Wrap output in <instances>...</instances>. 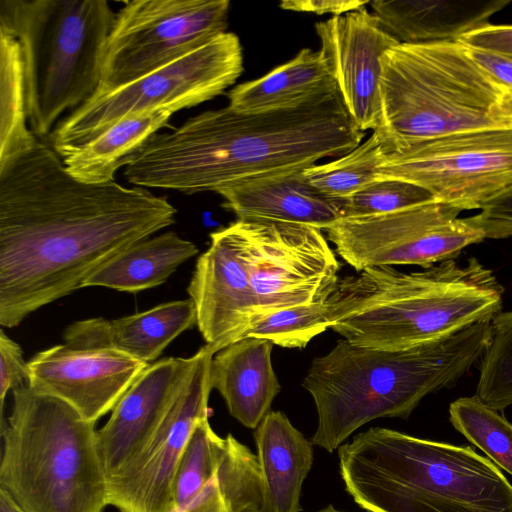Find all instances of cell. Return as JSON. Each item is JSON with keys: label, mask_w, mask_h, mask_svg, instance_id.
Wrapping results in <instances>:
<instances>
[{"label": "cell", "mask_w": 512, "mask_h": 512, "mask_svg": "<svg viewBox=\"0 0 512 512\" xmlns=\"http://www.w3.org/2000/svg\"><path fill=\"white\" fill-rule=\"evenodd\" d=\"M166 196L115 180L82 182L38 140L0 167V325L82 288L134 243L175 223Z\"/></svg>", "instance_id": "cell-1"}, {"label": "cell", "mask_w": 512, "mask_h": 512, "mask_svg": "<svg viewBox=\"0 0 512 512\" xmlns=\"http://www.w3.org/2000/svg\"><path fill=\"white\" fill-rule=\"evenodd\" d=\"M364 136L339 93L291 109L240 112L227 106L154 134L124 167V176L143 188L217 192L340 157Z\"/></svg>", "instance_id": "cell-2"}, {"label": "cell", "mask_w": 512, "mask_h": 512, "mask_svg": "<svg viewBox=\"0 0 512 512\" xmlns=\"http://www.w3.org/2000/svg\"><path fill=\"white\" fill-rule=\"evenodd\" d=\"M491 320L400 350L339 340L315 358L303 380L317 411L310 441L329 453L377 418L407 419L429 394L454 386L481 360Z\"/></svg>", "instance_id": "cell-3"}, {"label": "cell", "mask_w": 512, "mask_h": 512, "mask_svg": "<svg viewBox=\"0 0 512 512\" xmlns=\"http://www.w3.org/2000/svg\"><path fill=\"white\" fill-rule=\"evenodd\" d=\"M503 295L493 272L472 257L413 272L366 268L339 278L327 304L330 328L348 342L400 350L492 320Z\"/></svg>", "instance_id": "cell-4"}, {"label": "cell", "mask_w": 512, "mask_h": 512, "mask_svg": "<svg viewBox=\"0 0 512 512\" xmlns=\"http://www.w3.org/2000/svg\"><path fill=\"white\" fill-rule=\"evenodd\" d=\"M337 451L345 490L366 512H512V484L470 446L371 427Z\"/></svg>", "instance_id": "cell-5"}, {"label": "cell", "mask_w": 512, "mask_h": 512, "mask_svg": "<svg viewBox=\"0 0 512 512\" xmlns=\"http://www.w3.org/2000/svg\"><path fill=\"white\" fill-rule=\"evenodd\" d=\"M1 437L0 488L26 512H104L109 505L95 423L66 402L28 384L13 389Z\"/></svg>", "instance_id": "cell-6"}, {"label": "cell", "mask_w": 512, "mask_h": 512, "mask_svg": "<svg viewBox=\"0 0 512 512\" xmlns=\"http://www.w3.org/2000/svg\"><path fill=\"white\" fill-rule=\"evenodd\" d=\"M506 89L460 41L402 44L381 58L383 152L437 137L512 125L502 112Z\"/></svg>", "instance_id": "cell-7"}, {"label": "cell", "mask_w": 512, "mask_h": 512, "mask_svg": "<svg viewBox=\"0 0 512 512\" xmlns=\"http://www.w3.org/2000/svg\"><path fill=\"white\" fill-rule=\"evenodd\" d=\"M115 16L107 0H0V28L19 43L28 124L38 139L98 89Z\"/></svg>", "instance_id": "cell-8"}, {"label": "cell", "mask_w": 512, "mask_h": 512, "mask_svg": "<svg viewBox=\"0 0 512 512\" xmlns=\"http://www.w3.org/2000/svg\"><path fill=\"white\" fill-rule=\"evenodd\" d=\"M242 72L240 40L225 32L127 84L95 91L59 120L48 136L49 145L59 155L124 118L197 106L222 94Z\"/></svg>", "instance_id": "cell-9"}, {"label": "cell", "mask_w": 512, "mask_h": 512, "mask_svg": "<svg viewBox=\"0 0 512 512\" xmlns=\"http://www.w3.org/2000/svg\"><path fill=\"white\" fill-rule=\"evenodd\" d=\"M378 179H399L463 210L512 186V125L449 134L384 152Z\"/></svg>", "instance_id": "cell-10"}, {"label": "cell", "mask_w": 512, "mask_h": 512, "mask_svg": "<svg viewBox=\"0 0 512 512\" xmlns=\"http://www.w3.org/2000/svg\"><path fill=\"white\" fill-rule=\"evenodd\" d=\"M225 228L248 271L257 308L255 322L286 308L327 299L338 282L339 263L322 229L238 219Z\"/></svg>", "instance_id": "cell-11"}, {"label": "cell", "mask_w": 512, "mask_h": 512, "mask_svg": "<svg viewBox=\"0 0 512 512\" xmlns=\"http://www.w3.org/2000/svg\"><path fill=\"white\" fill-rule=\"evenodd\" d=\"M228 0H132L116 12L96 91L127 84L227 32Z\"/></svg>", "instance_id": "cell-12"}, {"label": "cell", "mask_w": 512, "mask_h": 512, "mask_svg": "<svg viewBox=\"0 0 512 512\" xmlns=\"http://www.w3.org/2000/svg\"><path fill=\"white\" fill-rule=\"evenodd\" d=\"M457 208L440 203L367 217H344L326 230L337 254L357 272L370 267L428 268L456 259L485 239Z\"/></svg>", "instance_id": "cell-13"}, {"label": "cell", "mask_w": 512, "mask_h": 512, "mask_svg": "<svg viewBox=\"0 0 512 512\" xmlns=\"http://www.w3.org/2000/svg\"><path fill=\"white\" fill-rule=\"evenodd\" d=\"M215 353L208 345L196 362L158 430L144 449L109 480V505L119 512H173L174 479L195 424L209 416L210 366Z\"/></svg>", "instance_id": "cell-14"}, {"label": "cell", "mask_w": 512, "mask_h": 512, "mask_svg": "<svg viewBox=\"0 0 512 512\" xmlns=\"http://www.w3.org/2000/svg\"><path fill=\"white\" fill-rule=\"evenodd\" d=\"M315 29L350 117L360 130L377 131L382 125L381 58L398 40L365 6L318 22Z\"/></svg>", "instance_id": "cell-15"}, {"label": "cell", "mask_w": 512, "mask_h": 512, "mask_svg": "<svg viewBox=\"0 0 512 512\" xmlns=\"http://www.w3.org/2000/svg\"><path fill=\"white\" fill-rule=\"evenodd\" d=\"M148 365L112 349L55 345L28 361V386L66 402L96 424Z\"/></svg>", "instance_id": "cell-16"}, {"label": "cell", "mask_w": 512, "mask_h": 512, "mask_svg": "<svg viewBox=\"0 0 512 512\" xmlns=\"http://www.w3.org/2000/svg\"><path fill=\"white\" fill-rule=\"evenodd\" d=\"M196 309L197 327L216 354L243 339L257 318L248 271L236 246L221 228L197 259L187 287Z\"/></svg>", "instance_id": "cell-17"}, {"label": "cell", "mask_w": 512, "mask_h": 512, "mask_svg": "<svg viewBox=\"0 0 512 512\" xmlns=\"http://www.w3.org/2000/svg\"><path fill=\"white\" fill-rule=\"evenodd\" d=\"M196 362L168 357L152 364L137 377L97 430V442L109 480L129 464L152 439Z\"/></svg>", "instance_id": "cell-18"}, {"label": "cell", "mask_w": 512, "mask_h": 512, "mask_svg": "<svg viewBox=\"0 0 512 512\" xmlns=\"http://www.w3.org/2000/svg\"><path fill=\"white\" fill-rule=\"evenodd\" d=\"M222 206L238 220L303 224L327 229L344 217L345 199L316 190L304 169L275 173L220 189Z\"/></svg>", "instance_id": "cell-19"}, {"label": "cell", "mask_w": 512, "mask_h": 512, "mask_svg": "<svg viewBox=\"0 0 512 512\" xmlns=\"http://www.w3.org/2000/svg\"><path fill=\"white\" fill-rule=\"evenodd\" d=\"M196 324L195 305L189 298L113 320L98 317L77 321L65 328L63 339L72 347L112 349L150 364Z\"/></svg>", "instance_id": "cell-20"}, {"label": "cell", "mask_w": 512, "mask_h": 512, "mask_svg": "<svg viewBox=\"0 0 512 512\" xmlns=\"http://www.w3.org/2000/svg\"><path fill=\"white\" fill-rule=\"evenodd\" d=\"M272 345L246 337L217 352L211 362V388L220 393L231 416L250 429L271 411L281 389L272 367Z\"/></svg>", "instance_id": "cell-21"}, {"label": "cell", "mask_w": 512, "mask_h": 512, "mask_svg": "<svg viewBox=\"0 0 512 512\" xmlns=\"http://www.w3.org/2000/svg\"><path fill=\"white\" fill-rule=\"evenodd\" d=\"M509 0H373L370 6L383 28L402 44L458 41L489 24Z\"/></svg>", "instance_id": "cell-22"}, {"label": "cell", "mask_w": 512, "mask_h": 512, "mask_svg": "<svg viewBox=\"0 0 512 512\" xmlns=\"http://www.w3.org/2000/svg\"><path fill=\"white\" fill-rule=\"evenodd\" d=\"M254 430L263 481L260 512H301L302 486L313 465L314 445L281 411H269Z\"/></svg>", "instance_id": "cell-23"}, {"label": "cell", "mask_w": 512, "mask_h": 512, "mask_svg": "<svg viewBox=\"0 0 512 512\" xmlns=\"http://www.w3.org/2000/svg\"><path fill=\"white\" fill-rule=\"evenodd\" d=\"M338 93L320 50L304 48L290 61L228 93V106L240 112L301 107Z\"/></svg>", "instance_id": "cell-24"}, {"label": "cell", "mask_w": 512, "mask_h": 512, "mask_svg": "<svg viewBox=\"0 0 512 512\" xmlns=\"http://www.w3.org/2000/svg\"><path fill=\"white\" fill-rule=\"evenodd\" d=\"M198 253L196 245L168 231L134 243L87 277L83 287L137 293L159 286Z\"/></svg>", "instance_id": "cell-25"}, {"label": "cell", "mask_w": 512, "mask_h": 512, "mask_svg": "<svg viewBox=\"0 0 512 512\" xmlns=\"http://www.w3.org/2000/svg\"><path fill=\"white\" fill-rule=\"evenodd\" d=\"M172 113L157 111L124 118L95 138L59 154L66 171L90 184L114 181L117 170L127 166L147 140L169 126Z\"/></svg>", "instance_id": "cell-26"}, {"label": "cell", "mask_w": 512, "mask_h": 512, "mask_svg": "<svg viewBox=\"0 0 512 512\" xmlns=\"http://www.w3.org/2000/svg\"><path fill=\"white\" fill-rule=\"evenodd\" d=\"M38 140L28 124L19 43L0 28V167L31 149Z\"/></svg>", "instance_id": "cell-27"}, {"label": "cell", "mask_w": 512, "mask_h": 512, "mask_svg": "<svg viewBox=\"0 0 512 512\" xmlns=\"http://www.w3.org/2000/svg\"><path fill=\"white\" fill-rule=\"evenodd\" d=\"M231 435H218L210 425L209 416L195 424L175 474V510L185 508L217 476Z\"/></svg>", "instance_id": "cell-28"}, {"label": "cell", "mask_w": 512, "mask_h": 512, "mask_svg": "<svg viewBox=\"0 0 512 512\" xmlns=\"http://www.w3.org/2000/svg\"><path fill=\"white\" fill-rule=\"evenodd\" d=\"M449 420L470 443L512 475V423L499 411L475 395L461 397L450 404Z\"/></svg>", "instance_id": "cell-29"}, {"label": "cell", "mask_w": 512, "mask_h": 512, "mask_svg": "<svg viewBox=\"0 0 512 512\" xmlns=\"http://www.w3.org/2000/svg\"><path fill=\"white\" fill-rule=\"evenodd\" d=\"M383 148L376 132L349 153L304 169L310 184L325 196L345 199L378 179Z\"/></svg>", "instance_id": "cell-30"}, {"label": "cell", "mask_w": 512, "mask_h": 512, "mask_svg": "<svg viewBox=\"0 0 512 512\" xmlns=\"http://www.w3.org/2000/svg\"><path fill=\"white\" fill-rule=\"evenodd\" d=\"M475 396L496 411L512 405V310L501 311L491 320Z\"/></svg>", "instance_id": "cell-31"}, {"label": "cell", "mask_w": 512, "mask_h": 512, "mask_svg": "<svg viewBox=\"0 0 512 512\" xmlns=\"http://www.w3.org/2000/svg\"><path fill=\"white\" fill-rule=\"evenodd\" d=\"M331 326L327 299L277 311L257 320L246 337L270 341L285 348H304Z\"/></svg>", "instance_id": "cell-32"}, {"label": "cell", "mask_w": 512, "mask_h": 512, "mask_svg": "<svg viewBox=\"0 0 512 512\" xmlns=\"http://www.w3.org/2000/svg\"><path fill=\"white\" fill-rule=\"evenodd\" d=\"M435 201L430 192L414 183L377 179L345 198L344 217L389 214Z\"/></svg>", "instance_id": "cell-33"}, {"label": "cell", "mask_w": 512, "mask_h": 512, "mask_svg": "<svg viewBox=\"0 0 512 512\" xmlns=\"http://www.w3.org/2000/svg\"><path fill=\"white\" fill-rule=\"evenodd\" d=\"M29 383V366L22 348L3 329L0 330V409L1 422L8 392Z\"/></svg>", "instance_id": "cell-34"}, {"label": "cell", "mask_w": 512, "mask_h": 512, "mask_svg": "<svg viewBox=\"0 0 512 512\" xmlns=\"http://www.w3.org/2000/svg\"><path fill=\"white\" fill-rule=\"evenodd\" d=\"M467 218L483 232L485 239L512 237V186L485 203L478 214Z\"/></svg>", "instance_id": "cell-35"}, {"label": "cell", "mask_w": 512, "mask_h": 512, "mask_svg": "<svg viewBox=\"0 0 512 512\" xmlns=\"http://www.w3.org/2000/svg\"><path fill=\"white\" fill-rule=\"evenodd\" d=\"M458 41L472 48H479L512 57V25L487 24L463 35Z\"/></svg>", "instance_id": "cell-36"}, {"label": "cell", "mask_w": 512, "mask_h": 512, "mask_svg": "<svg viewBox=\"0 0 512 512\" xmlns=\"http://www.w3.org/2000/svg\"><path fill=\"white\" fill-rule=\"evenodd\" d=\"M367 3L360 0H283L279 6L283 10L338 16L364 7Z\"/></svg>", "instance_id": "cell-37"}, {"label": "cell", "mask_w": 512, "mask_h": 512, "mask_svg": "<svg viewBox=\"0 0 512 512\" xmlns=\"http://www.w3.org/2000/svg\"><path fill=\"white\" fill-rule=\"evenodd\" d=\"M468 49L475 62L491 78L506 90H512V57L479 48Z\"/></svg>", "instance_id": "cell-38"}, {"label": "cell", "mask_w": 512, "mask_h": 512, "mask_svg": "<svg viewBox=\"0 0 512 512\" xmlns=\"http://www.w3.org/2000/svg\"><path fill=\"white\" fill-rule=\"evenodd\" d=\"M0 512H26L3 488H0Z\"/></svg>", "instance_id": "cell-39"}, {"label": "cell", "mask_w": 512, "mask_h": 512, "mask_svg": "<svg viewBox=\"0 0 512 512\" xmlns=\"http://www.w3.org/2000/svg\"><path fill=\"white\" fill-rule=\"evenodd\" d=\"M502 112L504 116L512 121V90H506L502 100Z\"/></svg>", "instance_id": "cell-40"}, {"label": "cell", "mask_w": 512, "mask_h": 512, "mask_svg": "<svg viewBox=\"0 0 512 512\" xmlns=\"http://www.w3.org/2000/svg\"><path fill=\"white\" fill-rule=\"evenodd\" d=\"M318 512H344L336 509L333 505H328L325 508L319 510Z\"/></svg>", "instance_id": "cell-41"}, {"label": "cell", "mask_w": 512, "mask_h": 512, "mask_svg": "<svg viewBox=\"0 0 512 512\" xmlns=\"http://www.w3.org/2000/svg\"><path fill=\"white\" fill-rule=\"evenodd\" d=\"M173 512H188L186 509L174 510Z\"/></svg>", "instance_id": "cell-42"}]
</instances>
